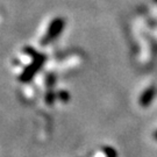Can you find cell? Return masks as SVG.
Listing matches in <instances>:
<instances>
[{
	"label": "cell",
	"instance_id": "cell-3",
	"mask_svg": "<svg viewBox=\"0 0 157 157\" xmlns=\"http://www.w3.org/2000/svg\"><path fill=\"white\" fill-rule=\"evenodd\" d=\"M155 136H156V139H157V134H156V135H155Z\"/></svg>",
	"mask_w": 157,
	"mask_h": 157
},
{
	"label": "cell",
	"instance_id": "cell-1",
	"mask_svg": "<svg viewBox=\"0 0 157 157\" xmlns=\"http://www.w3.org/2000/svg\"><path fill=\"white\" fill-rule=\"evenodd\" d=\"M63 27H64V21L62 19H56L51 22L50 27L48 29V33L45 35V39L43 41V43H47V42H50L54 39H56L57 35H59V33L63 30Z\"/></svg>",
	"mask_w": 157,
	"mask_h": 157
},
{
	"label": "cell",
	"instance_id": "cell-2",
	"mask_svg": "<svg viewBox=\"0 0 157 157\" xmlns=\"http://www.w3.org/2000/svg\"><path fill=\"white\" fill-rule=\"evenodd\" d=\"M154 97H155V87H149L148 90L142 94V97H141L140 99V104L141 106H148L150 102H151V100L154 99Z\"/></svg>",
	"mask_w": 157,
	"mask_h": 157
}]
</instances>
